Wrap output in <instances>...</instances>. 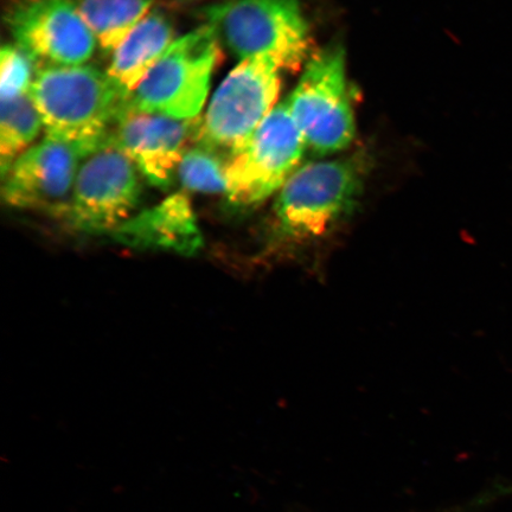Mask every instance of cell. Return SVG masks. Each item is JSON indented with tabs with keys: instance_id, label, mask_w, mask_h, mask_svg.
<instances>
[{
	"instance_id": "cell-7",
	"label": "cell",
	"mask_w": 512,
	"mask_h": 512,
	"mask_svg": "<svg viewBox=\"0 0 512 512\" xmlns=\"http://www.w3.org/2000/svg\"><path fill=\"white\" fill-rule=\"evenodd\" d=\"M142 177L137 165L108 137L83 159L61 219L78 233L112 235L138 208Z\"/></svg>"
},
{
	"instance_id": "cell-10",
	"label": "cell",
	"mask_w": 512,
	"mask_h": 512,
	"mask_svg": "<svg viewBox=\"0 0 512 512\" xmlns=\"http://www.w3.org/2000/svg\"><path fill=\"white\" fill-rule=\"evenodd\" d=\"M105 142L75 143L44 137L2 175L4 201L12 208L61 216L83 159Z\"/></svg>"
},
{
	"instance_id": "cell-11",
	"label": "cell",
	"mask_w": 512,
	"mask_h": 512,
	"mask_svg": "<svg viewBox=\"0 0 512 512\" xmlns=\"http://www.w3.org/2000/svg\"><path fill=\"white\" fill-rule=\"evenodd\" d=\"M202 118L175 119L162 114L125 111L110 134L111 142L132 160L153 187L174 185L185 151L196 143Z\"/></svg>"
},
{
	"instance_id": "cell-5",
	"label": "cell",
	"mask_w": 512,
	"mask_h": 512,
	"mask_svg": "<svg viewBox=\"0 0 512 512\" xmlns=\"http://www.w3.org/2000/svg\"><path fill=\"white\" fill-rule=\"evenodd\" d=\"M220 57V38L208 23L177 38L128 96L124 112L200 117Z\"/></svg>"
},
{
	"instance_id": "cell-18",
	"label": "cell",
	"mask_w": 512,
	"mask_h": 512,
	"mask_svg": "<svg viewBox=\"0 0 512 512\" xmlns=\"http://www.w3.org/2000/svg\"><path fill=\"white\" fill-rule=\"evenodd\" d=\"M439 512H464V511L457 509V508H453V509H448V510L445 509V510L439 511Z\"/></svg>"
},
{
	"instance_id": "cell-15",
	"label": "cell",
	"mask_w": 512,
	"mask_h": 512,
	"mask_svg": "<svg viewBox=\"0 0 512 512\" xmlns=\"http://www.w3.org/2000/svg\"><path fill=\"white\" fill-rule=\"evenodd\" d=\"M44 130L43 121L30 94L2 102L0 112V170L2 175L15 160L35 145Z\"/></svg>"
},
{
	"instance_id": "cell-2",
	"label": "cell",
	"mask_w": 512,
	"mask_h": 512,
	"mask_svg": "<svg viewBox=\"0 0 512 512\" xmlns=\"http://www.w3.org/2000/svg\"><path fill=\"white\" fill-rule=\"evenodd\" d=\"M30 96L46 136L75 143L105 142L128 99L89 64L37 68Z\"/></svg>"
},
{
	"instance_id": "cell-4",
	"label": "cell",
	"mask_w": 512,
	"mask_h": 512,
	"mask_svg": "<svg viewBox=\"0 0 512 512\" xmlns=\"http://www.w3.org/2000/svg\"><path fill=\"white\" fill-rule=\"evenodd\" d=\"M307 150L326 156L347 150L356 137V118L341 46L319 49L285 100Z\"/></svg>"
},
{
	"instance_id": "cell-8",
	"label": "cell",
	"mask_w": 512,
	"mask_h": 512,
	"mask_svg": "<svg viewBox=\"0 0 512 512\" xmlns=\"http://www.w3.org/2000/svg\"><path fill=\"white\" fill-rule=\"evenodd\" d=\"M284 72L268 57L240 61L211 98L196 143L223 155L238 149L278 106Z\"/></svg>"
},
{
	"instance_id": "cell-17",
	"label": "cell",
	"mask_w": 512,
	"mask_h": 512,
	"mask_svg": "<svg viewBox=\"0 0 512 512\" xmlns=\"http://www.w3.org/2000/svg\"><path fill=\"white\" fill-rule=\"evenodd\" d=\"M37 64L16 44H6L0 54V98L2 102L30 94Z\"/></svg>"
},
{
	"instance_id": "cell-14",
	"label": "cell",
	"mask_w": 512,
	"mask_h": 512,
	"mask_svg": "<svg viewBox=\"0 0 512 512\" xmlns=\"http://www.w3.org/2000/svg\"><path fill=\"white\" fill-rule=\"evenodd\" d=\"M98 47L113 53L150 14L153 0H73Z\"/></svg>"
},
{
	"instance_id": "cell-1",
	"label": "cell",
	"mask_w": 512,
	"mask_h": 512,
	"mask_svg": "<svg viewBox=\"0 0 512 512\" xmlns=\"http://www.w3.org/2000/svg\"><path fill=\"white\" fill-rule=\"evenodd\" d=\"M366 176L361 156L300 165L278 192L268 248L291 253L325 238L356 208Z\"/></svg>"
},
{
	"instance_id": "cell-9",
	"label": "cell",
	"mask_w": 512,
	"mask_h": 512,
	"mask_svg": "<svg viewBox=\"0 0 512 512\" xmlns=\"http://www.w3.org/2000/svg\"><path fill=\"white\" fill-rule=\"evenodd\" d=\"M6 23L37 68L87 64L98 47L73 0H17Z\"/></svg>"
},
{
	"instance_id": "cell-6",
	"label": "cell",
	"mask_w": 512,
	"mask_h": 512,
	"mask_svg": "<svg viewBox=\"0 0 512 512\" xmlns=\"http://www.w3.org/2000/svg\"><path fill=\"white\" fill-rule=\"evenodd\" d=\"M306 150L286 102H279L251 137L229 153L224 194L228 202L238 209L264 203L302 165Z\"/></svg>"
},
{
	"instance_id": "cell-12",
	"label": "cell",
	"mask_w": 512,
	"mask_h": 512,
	"mask_svg": "<svg viewBox=\"0 0 512 512\" xmlns=\"http://www.w3.org/2000/svg\"><path fill=\"white\" fill-rule=\"evenodd\" d=\"M121 245L139 249L196 255L203 236L187 195L177 192L157 206L134 214L112 234Z\"/></svg>"
},
{
	"instance_id": "cell-3",
	"label": "cell",
	"mask_w": 512,
	"mask_h": 512,
	"mask_svg": "<svg viewBox=\"0 0 512 512\" xmlns=\"http://www.w3.org/2000/svg\"><path fill=\"white\" fill-rule=\"evenodd\" d=\"M204 12L240 61L268 57L293 72L309 55L310 29L299 0H224Z\"/></svg>"
},
{
	"instance_id": "cell-13",
	"label": "cell",
	"mask_w": 512,
	"mask_h": 512,
	"mask_svg": "<svg viewBox=\"0 0 512 512\" xmlns=\"http://www.w3.org/2000/svg\"><path fill=\"white\" fill-rule=\"evenodd\" d=\"M175 41L170 19L151 11L113 51L106 73L128 98Z\"/></svg>"
},
{
	"instance_id": "cell-16",
	"label": "cell",
	"mask_w": 512,
	"mask_h": 512,
	"mask_svg": "<svg viewBox=\"0 0 512 512\" xmlns=\"http://www.w3.org/2000/svg\"><path fill=\"white\" fill-rule=\"evenodd\" d=\"M226 165L223 153L195 143L185 151L177 178L188 191L226 194Z\"/></svg>"
}]
</instances>
